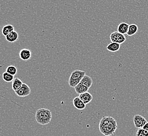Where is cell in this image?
I'll return each mask as SVG.
<instances>
[{
    "label": "cell",
    "instance_id": "44dd1931",
    "mask_svg": "<svg viewBox=\"0 0 148 136\" xmlns=\"http://www.w3.org/2000/svg\"><path fill=\"white\" fill-rule=\"evenodd\" d=\"M143 129L144 130H145V131H148V122L143 126Z\"/></svg>",
    "mask_w": 148,
    "mask_h": 136
},
{
    "label": "cell",
    "instance_id": "5bb4252c",
    "mask_svg": "<svg viewBox=\"0 0 148 136\" xmlns=\"http://www.w3.org/2000/svg\"><path fill=\"white\" fill-rule=\"evenodd\" d=\"M14 31V27L10 24H8L3 26L2 30V33L4 36L6 37L12 31Z\"/></svg>",
    "mask_w": 148,
    "mask_h": 136
},
{
    "label": "cell",
    "instance_id": "ffe728a7",
    "mask_svg": "<svg viewBox=\"0 0 148 136\" xmlns=\"http://www.w3.org/2000/svg\"><path fill=\"white\" fill-rule=\"evenodd\" d=\"M136 136H148V131L143 128L139 129L137 131Z\"/></svg>",
    "mask_w": 148,
    "mask_h": 136
},
{
    "label": "cell",
    "instance_id": "d6986e66",
    "mask_svg": "<svg viewBox=\"0 0 148 136\" xmlns=\"http://www.w3.org/2000/svg\"><path fill=\"white\" fill-rule=\"evenodd\" d=\"M6 72L14 76L17 73V69L14 65H9L6 69Z\"/></svg>",
    "mask_w": 148,
    "mask_h": 136
},
{
    "label": "cell",
    "instance_id": "2e32d148",
    "mask_svg": "<svg viewBox=\"0 0 148 136\" xmlns=\"http://www.w3.org/2000/svg\"><path fill=\"white\" fill-rule=\"evenodd\" d=\"M120 48V44L116 43H112V42L108 44L106 47L107 50H108V51L110 52H117L119 50Z\"/></svg>",
    "mask_w": 148,
    "mask_h": 136
},
{
    "label": "cell",
    "instance_id": "e0dca14e",
    "mask_svg": "<svg viewBox=\"0 0 148 136\" xmlns=\"http://www.w3.org/2000/svg\"><path fill=\"white\" fill-rule=\"evenodd\" d=\"M138 31V27L137 25L131 24V25H129L128 31L127 34L129 36H131L136 34Z\"/></svg>",
    "mask_w": 148,
    "mask_h": 136
},
{
    "label": "cell",
    "instance_id": "9c48e42d",
    "mask_svg": "<svg viewBox=\"0 0 148 136\" xmlns=\"http://www.w3.org/2000/svg\"><path fill=\"white\" fill-rule=\"evenodd\" d=\"M79 97L85 105H87L93 99L92 95L88 92L80 94L79 95Z\"/></svg>",
    "mask_w": 148,
    "mask_h": 136
},
{
    "label": "cell",
    "instance_id": "8992f818",
    "mask_svg": "<svg viewBox=\"0 0 148 136\" xmlns=\"http://www.w3.org/2000/svg\"><path fill=\"white\" fill-rule=\"evenodd\" d=\"M31 88H29V85L25 83H23V85L20 89L17 91H15V93L17 97H27L31 94Z\"/></svg>",
    "mask_w": 148,
    "mask_h": 136
},
{
    "label": "cell",
    "instance_id": "7a4b0ae2",
    "mask_svg": "<svg viewBox=\"0 0 148 136\" xmlns=\"http://www.w3.org/2000/svg\"><path fill=\"white\" fill-rule=\"evenodd\" d=\"M52 118L51 111L46 108H40L36 112L35 119L37 123L41 125H46L51 122Z\"/></svg>",
    "mask_w": 148,
    "mask_h": 136
},
{
    "label": "cell",
    "instance_id": "30bf717a",
    "mask_svg": "<svg viewBox=\"0 0 148 136\" xmlns=\"http://www.w3.org/2000/svg\"><path fill=\"white\" fill-rule=\"evenodd\" d=\"M23 84V82L21 80L18 78H15L12 83V88L13 90L15 92L18 90Z\"/></svg>",
    "mask_w": 148,
    "mask_h": 136
},
{
    "label": "cell",
    "instance_id": "4fadbf2b",
    "mask_svg": "<svg viewBox=\"0 0 148 136\" xmlns=\"http://www.w3.org/2000/svg\"><path fill=\"white\" fill-rule=\"evenodd\" d=\"M129 27V25L127 23H120L119 24V25L118 26V32H119L120 34L125 35V34H127L128 31Z\"/></svg>",
    "mask_w": 148,
    "mask_h": 136
},
{
    "label": "cell",
    "instance_id": "6da1fadb",
    "mask_svg": "<svg viewBox=\"0 0 148 136\" xmlns=\"http://www.w3.org/2000/svg\"><path fill=\"white\" fill-rule=\"evenodd\" d=\"M118 128L116 120L111 116H103L100 120L99 128L100 133L106 136L114 135Z\"/></svg>",
    "mask_w": 148,
    "mask_h": 136
},
{
    "label": "cell",
    "instance_id": "3957f363",
    "mask_svg": "<svg viewBox=\"0 0 148 136\" xmlns=\"http://www.w3.org/2000/svg\"><path fill=\"white\" fill-rule=\"evenodd\" d=\"M86 74V72L79 70H76L71 72L69 79V84L70 87L75 88L79 84L83 77Z\"/></svg>",
    "mask_w": 148,
    "mask_h": 136
},
{
    "label": "cell",
    "instance_id": "8fae6325",
    "mask_svg": "<svg viewBox=\"0 0 148 136\" xmlns=\"http://www.w3.org/2000/svg\"><path fill=\"white\" fill-rule=\"evenodd\" d=\"M5 39L9 43H14L18 39V34L16 31H12L5 37Z\"/></svg>",
    "mask_w": 148,
    "mask_h": 136
},
{
    "label": "cell",
    "instance_id": "7c38bea8",
    "mask_svg": "<svg viewBox=\"0 0 148 136\" xmlns=\"http://www.w3.org/2000/svg\"><path fill=\"white\" fill-rule=\"evenodd\" d=\"M92 82L93 81L91 77L85 75L84 77H83L80 83H81L82 84L85 86L86 87L89 88L91 87V85H92Z\"/></svg>",
    "mask_w": 148,
    "mask_h": 136
},
{
    "label": "cell",
    "instance_id": "277c9868",
    "mask_svg": "<svg viewBox=\"0 0 148 136\" xmlns=\"http://www.w3.org/2000/svg\"><path fill=\"white\" fill-rule=\"evenodd\" d=\"M110 39L112 43H116L121 45L126 40L125 36L118 31H114L110 36Z\"/></svg>",
    "mask_w": 148,
    "mask_h": 136
},
{
    "label": "cell",
    "instance_id": "5b68a950",
    "mask_svg": "<svg viewBox=\"0 0 148 136\" xmlns=\"http://www.w3.org/2000/svg\"><path fill=\"white\" fill-rule=\"evenodd\" d=\"M134 125L137 129H141L148 122L144 117L140 115H135L133 118Z\"/></svg>",
    "mask_w": 148,
    "mask_h": 136
},
{
    "label": "cell",
    "instance_id": "ba28073f",
    "mask_svg": "<svg viewBox=\"0 0 148 136\" xmlns=\"http://www.w3.org/2000/svg\"><path fill=\"white\" fill-rule=\"evenodd\" d=\"M74 107L78 110H83L86 108V105L80 99L79 97H76L73 99Z\"/></svg>",
    "mask_w": 148,
    "mask_h": 136
},
{
    "label": "cell",
    "instance_id": "52a82bcc",
    "mask_svg": "<svg viewBox=\"0 0 148 136\" xmlns=\"http://www.w3.org/2000/svg\"><path fill=\"white\" fill-rule=\"evenodd\" d=\"M19 56L20 58L23 61H28L31 59V51L27 49H22L20 50Z\"/></svg>",
    "mask_w": 148,
    "mask_h": 136
},
{
    "label": "cell",
    "instance_id": "ac0fdd59",
    "mask_svg": "<svg viewBox=\"0 0 148 136\" xmlns=\"http://www.w3.org/2000/svg\"><path fill=\"white\" fill-rule=\"evenodd\" d=\"M2 78H3V80L6 82H12L15 79L14 76L8 73L6 71L4 72L2 74Z\"/></svg>",
    "mask_w": 148,
    "mask_h": 136
},
{
    "label": "cell",
    "instance_id": "9a60e30c",
    "mask_svg": "<svg viewBox=\"0 0 148 136\" xmlns=\"http://www.w3.org/2000/svg\"><path fill=\"white\" fill-rule=\"evenodd\" d=\"M74 89L76 93L80 95V94L84 93L85 92H87L89 88L86 87L85 86L83 85L81 83H79L78 85H77L75 88H74Z\"/></svg>",
    "mask_w": 148,
    "mask_h": 136
}]
</instances>
